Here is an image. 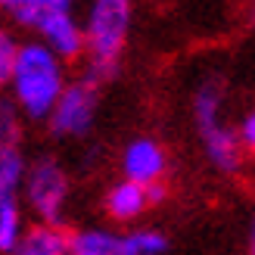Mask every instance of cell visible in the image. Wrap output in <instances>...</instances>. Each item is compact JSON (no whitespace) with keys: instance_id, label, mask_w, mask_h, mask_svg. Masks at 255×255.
I'll list each match as a JSON object with an SVG mask.
<instances>
[{"instance_id":"1","label":"cell","mask_w":255,"mask_h":255,"mask_svg":"<svg viewBox=\"0 0 255 255\" xmlns=\"http://www.w3.org/2000/svg\"><path fill=\"white\" fill-rule=\"evenodd\" d=\"M190 119H193L202 159L215 174L234 177L246 168L249 152L240 143L237 122L227 119V84L218 72H206L196 81L190 94Z\"/></svg>"},{"instance_id":"2","label":"cell","mask_w":255,"mask_h":255,"mask_svg":"<svg viewBox=\"0 0 255 255\" xmlns=\"http://www.w3.org/2000/svg\"><path fill=\"white\" fill-rule=\"evenodd\" d=\"M69 62L37 41H19L12 59L6 97L16 103L25 122H47L56 100L69 87Z\"/></svg>"},{"instance_id":"3","label":"cell","mask_w":255,"mask_h":255,"mask_svg":"<svg viewBox=\"0 0 255 255\" xmlns=\"http://www.w3.org/2000/svg\"><path fill=\"white\" fill-rule=\"evenodd\" d=\"M134 31V6L128 0H94L81 19L84 34V75L91 84L103 87L119 75L122 56Z\"/></svg>"},{"instance_id":"4","label":"cell","mask_w":255,"mask_h":255,"mask_svg":"<svg viewBox=\"0 0 255 255\" xmlns=\"http://www.w3.org/2000/svg\"><path fill=\"white\" fill-rule=\"evenodd\" d=\"M3 16L12 28L28 31V41L44 44L59 59H81L84 53V34L81 16L75 12L69 0H3Z\"/></svg>"},{"instance_id":"5","label":"cell","mask_w":255,"mask_h":255,"mask_svg":"<svg viewBox=\"0 0 255 255\" xmlns=\"http://www.w3.org/2000/svg\"><path fill=\"white\" fill-rule=\"evenodd\" d=\"M22 206L34 215V224H56L62 227V218L69 212L72 199V177L69 168L56 156H37L28 162V174L22 184Z\"/></svg>"},{"instance_id":"6","label":"cell","mask_w":255,"mask_h":255,"mask_svg":"<svg viewBox=\"0 0 255 255\" xmlns=\"http://www.w3.org/2000/svg\"><path fill=\"white\" fill-rule=\"evenodd\" d=\"M168 234L159 227H112V224H84L69 234V255H165Z\"/></svg>"},{"instance_id":"7","label":"cell","mask_w":255,"mask_h":255,"mask_svg":"<svg viewBox=\"0 0 255 255\" xmlns=\"http://www.w3.org/2000/svg\"><path fill=\"white\" fill-rule=\"evenodd\" d=\"M100 116V87L87 78H72L44 122L56 140H84Z\"/></svg>"},{"instance_id":"8","label":"cell","mask_w":255,"mask_h":255,"mask_svg":"<svg viewBox=\"0 0 255 255\" xmlns=\"http://www.w3.org/2000/svg\"><path fill=\"white\" fill-rule=\"evenodd\" d=\"M119 171H122V181L159 190V187H165V177L171 171V156H168V149H165V143L159 137L140 134V137H131L122 146Z\"/></svg>"},{"instance_id":"9","label":"cell","mask_w":255,"mask_h":255,"mask_svg":"<svg viewBox=\"0 0 255 255\" xmlns=\"http://www.w3.org/2000/svg\"><path fill=\"white\" fill-rule=\"evenodd\" d=\"M162 196H165V187L149 190V187H137V184L119 177L103 193V215L109 218L112 227H122V231L140 227V221L149 215V209L156 202H162Z\"/></svg>"},{"instance_id":"10","label":"cell","mask_w":255,"mask_h":255,"mask_svg":"<svg viewBox=\"0 0 255 255\" xmlns=\"http://www.w3.org/2000/svg\"><path fill=\"white\" fill-rule=\"evenodd\" d=\"M12 255H69V231L56 224H28Z\"/></svg>"},{"instance_id":"11","label":"cell","mask_w":255,"mask_h":255,"mask_svg":"<svg viewBox=\"0 0 255 255\" xmlns=\"http://www.w3.org/2000/svg\"><path fill=\"white\" fill-rule=\"evenodd\" d=\"M28 231V212H25L19 196L3 199L0 206V255H12Z\"/></svg>"},{"instance_id":"12","label":"cell","mask_w":255,"mask_h":255,"mask_svg":"<svg viewBox=\"0 0 255 255\" xmlns=\"http://www.w3.org/2000/svg\"><path fill=\"white\" fill-rule=\"evenodd\" d=\"M28 156L22 146H0V190L3 196H19V190L28 174Z\"/></svg>"},{"instance_id":"13","label":"cell","mask_w":255,"mask_h":255,"mask_svg":"<svg viewBox=\"0 0 255 255\" xmlns=\"http://www.w3.org/2000/svg\"><path fill=\"white\" fill-rule=\"evenodd\" d=\"M22 131H25L22 112L6 94H0V146H22Z\"/></svg>"},{"instance_id":"14","label":"cell","mask_w":255,"mask_h":255,"mask_svg":"<svg viewBox=\"0 0 255 255\" xmlns=\"http://www.w3.org/2000/svg\"><path fill=\"white\" fill-rule=\"evenodd\" d=\"M16 50H19V37L12 34L9 25L0 22V94L6 91L9 84V72H12V59H16Z\"/></svg>"},{"instance_id":"15","label":"cell","mask_w":255,"mask_h":255,"mask_svg":"<svg viewBox=\"0 0 255 255\" xmlns=\"http://www.w3.org/2000/svg\"><path fill=\"white\" fill-rule=\"evenodd\" d=\"M237 134H240V143H243V149L255 156V103L237 119Z\"/></svg>"},{"instance_id":"16","label":"cell","mask_w":255,"mask_h":255,"mask_svg":"<svg viewBox=\"0 0 255 255\" xmlns=\"http://www.w3.org/2000/svg\"><path fill=\"white\" fill-rule=\"evenodd\" d=\"M243 252H246V255H255V212L249 215V221H246V234H243Z\"/></svg>"},{"instance_id":"17","label":"cell","mask_w":255,"mask_h":255,"mask_svg":"<svg viewBox=\"0 0 255 255\" xmlns=\"http://www.w3.org/2000/svg\"><path fill=\"white\" fill-rule=\"evenodd\" d=\"M3 199H9V196H3V190H0V206H3Z\"/></svg>"}]
</instances>
